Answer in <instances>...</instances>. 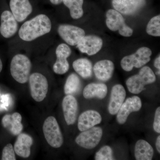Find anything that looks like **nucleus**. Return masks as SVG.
<instances>
[{
    "mask_svg": "<svg viewBox=\"0 0 160 160\" xmlns=\"http://www.w3.org/2000/svg\"><path fill=\"white\" fill-rule=\"evenodd\" d=\"M10 9L18 22H23L32 12V8L29 0H10Z\"/></svg>",
    "mask_w": 160,
    "mask_h": 160,
    "instance_id": "17",
    "label": "nucleus"
},
{
    "mask_svg": "<svg viewBox=\"0 0 160 160\" xmlns=\"http://www.w3.org/2000/svg\"><path fill=\"white\" fill-rule=\"evenodd\" d=\"M2 160H16L14 148L11 144H8L3 149L2 154Z\"/></svg>",
    "mask_w": 160,
    "mask_h": 160,
    "instance_id": "29",
    "label": "nucleus"
},
{
    "mask_svg": "<svg viewBox=\"0 0 160 160\" xmlns=\"http://www.w3.org/2000/svg\"><path fill=\"white\" fill-rule=\"evenodd\" d=\"M112 7L122 14H135L146 4V0H112Z\"/></svg>",
    "mask_w": 160,
    "mask_h": 160,
    "instance_id": "12",
    "label": "nucleus"
},
{
    "mask_svg": "<svg viewBox=\"0 0 160 160\" xmlns=\"http://www.w3.org/2000/svg\"><path fill=\"white\" fill-rule=\"evenodd\" d=\"M146 32L153 37L160 36V15L156 16L152 18L147 24Z\"/></svg>",
    "mask_w": 160,
    "mask_h": 160,
    "instance_id": "27",
    "label": "nucleus"
},
{
    "mask_svg": "<svg viewBox=\"0 0 160 160\" xmlns=\"http://www.w3.org/2000/svg\"><path fill=\"white\" fill-rule=\"evenodd\" d=\"M126 91L122 85L117 84L112 87L108 105V111L111 115L117 114L126 98Z\"/></svg>",
    "mask_w": 160,
    "mask_h": 160,
    "instance_id": "14",
    "label": "nucleus"
},
{
    "mask_svg": "<svg viewBox=\"0 0 160 160\" xmlns=\"http://www.w3.org/2000/svg\"><path fill=\"white\" fill-rule=\"evenodd\" d=\"M96 160H112L113 158V152L110 146H106L102 147L95 156Z\"/></svg>",
    "mask_w": 160,
    "mask_h": 160,
    "instance_id": "28",
    "label": "nucleus"
},
{
    "mask_svg": "<svg viewBox=\"0 0 160 160\" xmlns=\"http://www.w3.org/2000/svg\"><path fill=\"white\" fill-rule=\"evenodd\" d=\"M103 40L98 36L89 35L82 38L77 47L82 53L89 56L97 54L101 50L103 46Z\"/></svg>",
    "mask_w": 160,
    "mask_h": 160,
    "instance_id": "13",
    "label": "nucleus"
},
{
    "mask_svg": "<svg viewBox=\"0 0 160 160\" xmlns=\"http://www.w3.org/2000/svg\"><path fill=\"white\" fill-rule=\"evenodd\" d=\"M72 67L76 72L83 78H89L92 75V64L88 59L82 58L75 60L72 63Z\"/></svg>",
    "mask_w": 160,
    "mask_h": 160,
    "instance_id": "24",
    "label": "nucleus"
},
{
    "mask_svg": "<svg viewBox=\"0 0 160 160\" xmlns=\"http://www.w3.org/2000/svg\"><path fill=\"white\" fill-rule=\"evenodd\" d=\"M51 21L45 14H39L25 22L19 30L20 38L26 42H31L49 33L51 31Z\"/></svg>",
    "mask_w": 160,
    "mask_h": 160,
    "instance_id": "1",
    "label": "nucleus"
},
{
    "mask_svg": "<svg viewBox=\"0 0 160 160\" xmlns=\"http://www.w3.org/2000/svg\"><path fill=\"white\" fill-rule=\"evenodd\" d=\"M81 86V80L79 77L75 73H71L66 80L64 92L66 95L74 94L80 90Z\"/></svg>",
    "mask_w": 160,
    "mask_h": 160,
    "instance_id": "26",
    "label": "nucleus"
},
{
    "mask_svg": "<svg viewBox=\"0 0 160 160\" xmlns=\"http://www.w3.org/2000/svg\"><path fill=\"white\" fill-rule=\"evenodd\" d=\"M154 66L158 70L160 69V55L158 57L156 58L154 62Z\"/></svg>",
    "mask_w": 160,
    "mask_h": 160,
    "instance_id": "31",
    "label": "nucleus"
},
{
    "mask_svg": "<svg viewBox=\"0 0 160 160\" xmlns=\"http://www.w3.org/2000/svg\"><path fill=\"white\" fill-rule=\"evenodd\" d=\"M22 117L18 112H16L12 115H6L2 118V123L3 126L13 135H18L23 129L22 123Z\"/></svg>",
    "mask_w": 160,
    "mask_h": 160,
    "instance_id": "20",
    "label": "nucleus"
},
{
    "mask_svg": "<svg viewBox=\"0 0 160 160\" xmlns=\"http://www.w3.org/2000/svg\"><path fill=\"white\" fill-rule=\"evenodd\" d=\"M32 143L33 140L29 135L20 133L14 144L15 152L21 157H29L31 151L30 148Z\"/></svg>",
    "mask_w": 160,
    "mask_h": 160,
    "instance_id": "21",
    "label": "nucleus"
},
{
    "mask_svg": "<svg viewBox=\"0 0 160 160\" xmlns=\"http://www.w3.org/2000/svg\"><path fill=\"white\" fill-rule=\"evenodd\" d=\"M102 121V116L98 112L87 110L80 115L78 119V128L80 131H84L99 124Z\"/></svg>",
    "mask_w": 160,
    "mask_h": 160,
    "instance_id": "18",
    "label": "nucleus"
},
{
    "mask_svg": "<svg viewBox=\"0 0 160 160\" xmlns=\"http://www.w3.org/2000/svg\"><path fill=\"white\" fill-rule=\"evenodd\" d=\"M32 64L29 58L25 55L15 56L10 64V72L12 77L21 84L27 82L29 80Z\"/></svg>",
    "mask_w": 160,
    "mask_h": 160,
    "instance_id": "3",
    "label": "nucleus"
},
{
    "mask_svg": "<svg viewBox=\"0 0 160 160\" xmlns=\"http://www.w3.org/2000/svg\"><path fill=\"white\" fill-rule=\"evenodd\" d=\"M32 97L37 102L42 101L48 90V82L46 77L38 72L32 73L29 77Z\"/></svg>",
    "mask_w": 160,
    "mask_h": 160,
    "instance_id": "7",
    "label": "nucleus"
},
{
    "mask_svg": "<svg viewBox=\"0 0 160 160\" xmlns=\"http://www.w3.org/2000/svg\"><path fill=\"white\" fill-rule=\"evenodd\" d=\"M142 106V101L138 97L134 96L128 98L123 103L118 112L117 115L118 122L121 125L125 124L130 113L133 112L139 111Z\"/></svg>",
    "mask_w": 160,
    "mask_h": 160,
    "instance_id": "11",
    "label": "nucleus"
},
{
    "mask_svg": "<svg viewBox=\"0 0 160 160\" xmlns=\"http://www.w3.org/2000/svg\"><path fill=\"white\" fill-rule=\"evenodd\" d=\"M64 5L70 11V16L73 19H78L83 16L84 0H63Z\"/></svg>",
    "mask_w": 160,
    "mask_h": 160,
    "instance_id": "25",
    "label": "nucleus"
},
{
    "mask_svg": "<svg viewBox=\"0 0 160 160\" xmlns=\"http://www.w3.org/2000/svg\"><path fill=\"white\" fill-rule=\"evenodd\" d=\"M135 157L137 160H151L154 150L151 145L144 140L137 142L135 146Z\"/></svg>",
    "mask_w": 160,
    "mask_h": 160,
    "instance_id": "23",
    "label": "nucleus"
},
{
    "mask_svg": "<svg viewBox=\"0 0 160 160\" xmlns=\"http://www.w3.org/2000/svg\"><path fill=\"white\" fill-rule=\"evenodd\" d=\"M53 5H59L62 2L63 0H49Z\"/></svg>",
    "mask_w": 160,
    "mask_h": 160,
    "instance_id": "33",
    "label": "nucleus"
},
{
    "mask_svg": "<svg viewBox=\"0 0 160 160\" xmlns=\"http://www.w3.org/2000/svg\"><path fill=\"white\" fill-rule=\"evenodd\" d=\"M43 131L45 138L52 147L58 148L63 145V137L57 121L53 116H49L44 122Z\"/></svg>",
    "mask_w": 160,
    "mask_h": 160,
    "instance_id": "6",
    "label": "nucleus"
},
{
    "mask_svg": "<svg viewBox=\"0 0 160 160\" xmlns=\"http://www.w3.org/2000/svg\"><path fill=\"white\" fill-rule=\"evenodd\" d=\"M152 54V52L148 47H141L133 54L124 57L121 60V67L126 72L131 71L134 67L142 68L150 61Z\"/></svg>",
    "mask_w": 160,
    "mask_h": 160,
    "instance_id": "4",
    "label": "nucleus"
},
{
    "mask_svg": "<svg viewBox=\"0 0 160 160\" xmlns=\"http://www.w3.org/2000/svg\"><path fill=\"white\" fill-rule=\"evenodd\" d=\"M0 32L6 38H11L18 31V22L11 12L6 10L1 15Z\"/></svg>",
    "mask_w": 160,
    "mask_h": 160,
    "instance_id": "15",
    "label": "nucleus"
},
{
    "mask_svg": "<svg viewBox=\"0 0 160 160\" xmlns=\"http://www.w3.org/2000/svg\"><path fill=\"white\" fill-rule=\"evenodd\" d=\"M102 134V129L101 127L94 126L82 132L76 138L75 142L85 149H93L100 143Z\"/></svg>",
    "mask_w": 160,
    "mask_h": 160,
    "instance_id": "8",
    "label": "nucleus"
},
{
    "mask_svg": "<svg viewBox=\"0 0 160 160\" xmlns=\"http://www.w3.org/2000/svg\"><path fill=\"white\" fill-rule=\"evenodd\" d=\"M3 65L2 63V60L0 58V72L2 71V69Z\"/></svg>",
    "mask_w": 160,
    "mask_h": 160,
    "instance_id": "34",
    "label": "nucleus"
},
{
    "mask_svg": "<svg viewBox=\"0 0 160 160\" xmlns=\"http://www.w3.org/2000/svg\"><path fill=\"white\" fill-rule=\"evenodd\" d=\"M156 74L157 75H158H158L160 76V70H158V71H157L156 72Z\"/></svg>",
    "mask_w": 160,
    "mask_h": 160,
    "instance_id": "35",
    "label": "nucleus"
},
{
    "mask_svg": "<svg viewBox=\"0 0 160 160\" xmlns=\"http://www.w3.org/2000/svg\"><path fill=\"white\" fill-rule=\"evenodd\" d=\"M62 106L66 124L68 126L73 125L77 118V100L72 95H67L63 99Z\"/></svg>",
    "mask_w": 160,
    "mask_h": 160,
    "instance_id": "16",
    "label": "nucleus"
},
{
    "mask_svg": "<svg viewBox=\"0 0 160 160\" xmlns=\"http://www.w3.org/2000/svg\"><path fill=\"white\" fill-rule=\"evenodd\" d=\"M58 32L61 38L71 46H77L86 35L84 29L78 26L68 24L60 25Z\"/></svg>",
    "mask_w": 160,
    "mask_h": 160,
    "instance_id": "9",
    "label": "nucleus"
},
{
    "mask_svg": "<svg viewBox=\"0 0 160 160\" xmlns=\"http://www.w3.org/2000/svg\"><path fill=\"white\" fill-rule=\"evenodd\" d=\"M71 49L66 44H60L56 50L57 60L53 66V70L56 74L62 75L68 72L69 68L67 58L71 54Z\"/></svg>",
    "mask_w": 160,
    "mask_h": 160,
    "instance_id": "10",
    "label": "nucleus"
},
{
    "mask_svg": "<svg viewBox=\"0 0 160 160\" xmlns=\"http://www.w3.org/2000/svg\"><path fill=\"white\" fill-rule=\"evenodd\" d=\"M156 80L155 74L149 66H143L138 74L130 77L126 80L128 90L133 94H139L145 89V86L154 83Z\"/></svg>",
    "mask_w": 160,
    "mask_h": 160,
    "instance_id": "2",
    "label": "nucleus"
},
{
    "mask_svg": "<svg viewBox=\"0 0 160 160\" xmlns=\"http://www.w3.org/2000/svg\"><path fill=\"white\" fill-rule=\"evenodd\" d=\"M106 25L112 31H118L122 36L130 37L133 29L126 25L122 15L114 9H110L106 13Z\"/></svg>",
    "mask_w": 160,
    "mask_h": 160,
    "instance_id": "5",
    "label": "nucleus"
},
{
    "mask_svg": "<svg viewBox=\"0 0 160 160\" xmlns=\"http://www.w3.org/2000/svg\"><path fill=\"white\" fill-rule=\"evenodd\" d=\"M108 92V88L104 83H92L88 84L83 90V96L86 99L96 98L100 99L105 98Z\"/></svg>",
    "mask_w": 160,
    "mask_h": 160,
    "instance_id": "22",
    "label": "nucleus"
},
{
    "mask_svg": "<svg viewBox=\"0 0 160 160\" xmlns=\"http://www.w3.org/2000/svg\"><path fill=\"white\" fill-rule=\"evenodd\" d=\"M153 127L154 130L158 133H160V107L157 109L155 114Z\"/></svg>",
    "mask_w": 160,
    "mask_h": 160,
    "instance_id": "30",
    "label": "nucleus"
},
{
    "mask_svg": "<svg viewBox=\"0 0 160 160\" xmlns=\"http://www.w3.org/2000/svg\"><path fill=\"white\" fill-rule=\"evenodd\" d=\"M114 68L113 62L109 60H102L95 63L93 67V71L98 79L106 82L112 77Z\"/></svg>",
    "mask_w": 160,
    "mask_h": 160,
    "instance_id": "19",
    "label": "nucleus"
},
{
    "mask_svg": "<svg viewBox=\"0 0 160 160\" xmlns=\"http://www.w3.org/2000/svg\"><path fill=\"white\" fill-rule=\"evenodd\" d=\"M156 146L157 150L160 153V136H158L156 142Z\"/></svg>",
    "mask_w": 160,
    "mask_h": 160,
    "instance_id": "32",
    "label": "nucleus"
}]
</instances>
